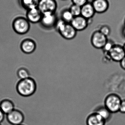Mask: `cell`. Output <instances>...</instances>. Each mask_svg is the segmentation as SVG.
Here are the masks:
<instances>
[{
  "label": "cell",
  "mask_w": 125,
  "mask_h": 125,
  "mask_svg": "<svg viewBox=\"0 0 125 125\" xmlns=\"http://www.w3.org/2000/svg\"><path fill=\"white\" fill-rule=\"evenodd\" d=\"M17 88L21 95L25 97H30L35 93L36 85L34 80L29 78L21 80L18 83Z\"/></svg>",
  "instance_id": "cell-1"
},
{
  "label": "cell",
  "mask_w": 125,
  "mask_h": 125,
  "mask_svg": "<svg viewBox=\"0 0 125 125\" xmlns=\"http://www.w3.org/2000/svg\"><path fill=\"white\" fill-rule=\"evenodd\" d=\"M55 28L60 35L66 39H72L77 34V31L70 23H67L61 19H58Z\"/></svg>",
  "instance_id": "cell-2"
},
{
  "label": "cell",
  "mask_w": 125,
  "mask_h": 125,
  "mask_svg": "<svg viewBox=\"0 0 125 125\" xmlns=\"http://www.w3.org/2000/svg\"><path fill=\"white\" fill-rule=\"evenodd\" d=\"M122 100L116 94H111L105 98L104 106L112 113L119 112Z\"/></svg>",
  "instance_id": "cell-3"
},
{
  "label": "cell",
  "mask_w": 125,
  "mask_h": 125,
  "mask_svg": "<svg viewBox=\"0 0 125 125\" xmlns=\"http://www.w3.org/2000/svg\"><path fill=\"white\" fill-rule=\"evenodd\" d=\"M12 26L16 33L21 35L27 33L31 28V23L26 18L22 17L15 18L12 21Z\"/></svg>",
  "instance_id": "cell-4"
},
{
  "label": "cell",
  "mask_w": 125,
  "mask_h": 125,
  "mask_svg": "<svg viewBox=\"0 0 125 125\" xmlns=\"http://www.w3.org/2000/svg\"><path fill=\"white\" fill-rule=\"evenodd\" d=\"M37 8L43 14L47 13H55L57 8L56 0H40Z\"/></svg>",
  "instance_id": "cell-5"
},
{
  "label": "cell",
  "mask_w": 125,
  "mask_h": 125,
  "mask_svg": "<svg viewBox=\"0 0 125 125\" xmlns=\"http://www.w3.org/2000/svg\"><path fill=\"white\" fill-rule=\"evenodd\" d=\"M58 20L56 13H47L43 15L40 23L42 28L49 30L55 28Z\"/></svg>",
  "instance_id": "cell-6"
},
{
  "label": "cell",
  "mask_w": 125,
  "mask_h": 125,
  "mask_svg": "<svg viewBox=\"0 0 125 125\" xmlns=\"http://www.w3.org/2000/svg\"><path fill=\"white\" fill-rule=\"evenodd\" d=\"M107 37L100 31H97L92 34L91 42L92 46L97 49H102L108 41Z\"/></svg>",
  "instance_id": "cell-7"
},
{
  "label": "cell",
  "mask_w": 125,
  "mask_h": 125,
  "mask_svg": "<svg viewBox=\"0 0 125 125\" xmlns=\"http://www.w3.org/2000/svg\"><path fill=\"white\" fill-rule=\"evenodd\" d=\"M6 117L8 122L12 125H22L24 120V115L23 112L16 109L7 114Z\"/></svg>",
  "instance_id": "cell-8"
},
{
  "label": "cell",
  "mask_w": 125,
  "mask_h": 125,
  "mask_svg": "<svg viewBox=\"0 0 125 125\" xmlns=\"http://www.w3.org/2000/svg\"><path fill=\"white\" fill-rule=\"evenodd\" d=\"M110 59L116 62H120L125 57V52L123 46L115 44L108 53Z\"/></svg>",
  "instance_id": "cell-9"
},
{
  "label": "cell",
  "mask_w": 125,
  "mask_h": 125,
  "mask_svg": "<svg viewBox=\"0 0 125 125\" xmlns=\"http://www.w3.org/2000/svg\"><path fill=\"white\" fill-rule=\"evenodd\" d=\"M90 20H87L81 15H80L74 17L70 23L77 31H81L88 27Z\"/></svg>",
  "instance_id": "cell-10"
},
{
  "label": "cell",
  "mask_w": 125,
  "mask_h": 125,
  "mask_svg": "<svg viewBox=\"0 0 125 125\" xmlns=\"http://www.w3.org/2000/svg\"><path fill=\"white\" fill-rule=\"evenodd\" d=\"M43 15L37 7L34 8L26 11V18L30 23L36 24L40 23Z\"/></svg>",
  "instance_id": "cell-11"
},
{
  "label": "cell",
  "mask_w": 125,
  "mask_h": 125,
  "mask_svg": "<svg viewBox=\"0 0 125 125\" xmlns=\"http://www.w3.org/2000/svg\"><path fill=\"white\" fill-rule=\"evenodd\" d=\"M87 125H105L106 121L100 115L93 112L87 118Z\"/></svg>",
  "instance_id": "cell-12"
},
{
  "label": "cell",
  "mask_w": 125,
  "mask_h": 125,
  "mask_svg": "<svg viewBox=\"0 0 125 125\" xmlns=\"http://www.w3.org/2000/svg\"><path fill=\"white\" fill-rule=\"evenodd\" d=\"M96 13L102 14L108 9L109 3L108 0H95L92 3Z\"/></svg>",
  "instance_id": "cell-13"
},
{
  "label": "cell",
  "mask_w": 125,
  "mask_h": 125,
  "mask_svg": "<svg viewBox=\"0 0 125 125\" xmlns=\"http://www.w3.org/2000/svg\"><path fill=\"white\" fill-rule=\"evenodd\" d=\"M95 13V10L91 3L87 2L81 7V15L87 20H91Z\"/></svg>",
  "instance_id": "cell-14"
},
{
  "label": "cell",
  "mask_w": 125,
  "mask_h": 125,
  "mask_svg": "<svg viewBox=\"0 0 125 125\" xmlns=\"http://www.w3.org/2000/svg\"><path fill=\"white\" fill-rule=\"evenodd\" d=\"M23 52L27 54L34 52L36 49V44L34 41L31 39H27L23 42L21 45Z\"/></svg>",
  "instance_id": "cell-15"
},
{
  "label": "cell",
  "mask_w": 125,
  "mask_h": 125,
  "mask_svg": "<svg viewBox=\"0 0 125 125\" xmlns=\"http://www.w3.org/2000/svg\"><path fill=\"white\" fill-rule=\"evenodd\" d=\"M0 109L4 114L7 115L15 109V105L11 101L4 100L0 103Z\"/></svg>",
  "instance_id": "cell-16"
},
{
  "label": "cell",
  "mask_w": 125,
  "mask_h": 125,
  "mask_svg": "<svg viewBox=\"0 0 125 125\" xmlns=\"http://www.w3.org/2000/svg\"><path fill=\"white\" fill-rule=\"evenodd\" d=\"M94 112L100 115L105 120L106 122H108L111 119L112 114L104 106H98L95 109Z\"/></svg>",
  "instance_id": "cell-17"
},
{
  "label": "cell",
  "mask_w": 125,
  "mask_h": 125,
  "mask_svg": "<svg viewBox=\"0 0 125 125\" xmlns=\"http://www.w3.org/2000/svg\"><path fill=\"white\" fill-rule=\"evenodd\" d=\"M40 0H20V4L26 11L37 8Z\"/></svg>",
  "instance_id": "cell-18"
},
{
  "label": "cell",
  "mask_w": 125,
  "mask_h": 125,
  "mask_svg": "<svg viewBox=\"0 0 125 125\" xmlns=\"http://www.w3.org/2000/svg\"><path fill=\"white\" fill-rule=\"evenodd\" d=\"M74 17L69 9L64 10L61 12V19L67 23H70Z\"/></svg>",
  "instance_id": "cell-19"
},
{
  "label": "cell",
  "mask_w": 125,
  "mask_h": 125,
  "mask_svg": "<svg viewBox=\"0 0 125 125\" xmlns=\"http://www.w3.org/2000/svg\"><path fill=\"white\" fill-rule=\"evenodd\" d=\"M69 10L74 17L81 15V7L73 4L69 8Z\"/></svg>",
  "instance_id": "cell-20"
},
{
  "label": "cell",
  "mask_w": 125,
  "mask_h": 125,
  "mask_svg": "<svg viewBox=\"0 0 125 125\" xmlns=\"http://www.w3.org/2000/svg\"><path fill=\"white\" fill-rule=\"evenodd\" d=\"M17 74L21 80L30 78L29 73L25 68H22L20 69L18 71Z\"/></svg>",
  "instance_id": "cell-21"
},
{
  "label": "cell",
  "mask_w": 125,
  "mask_h": 125,
  "mask_svg": "<svg viewBox=\"0 0 125 125\" xmlns=\"http://www.w3.org/2000/svg\"><path fill=\"white\" fill-rule=\"evenodd\" d=\"M115 44H116L112 40L108 39L107 42L102 49L106 53H108Z\"/></svg>",
  "instance_id": "cell-22"
},
{
  "label": "cell",
  "mask_w": 125,
  "mask_h": 125,
  "mask_svg": "<svg viewBox=\"0 0 125 125\" xmlns=\"http://www.w3.org/2000/svg\"><path fill=\"white\" fill-rule=\"evenodd\" d=\"M99 31L107 37L110 35L111 33V28L109 26L107 25L102 26Z\"/></svg>",
  "instance_id": "cell-23"
},
{
  "label": "cell",
  "mask_w": 125,
  "mask_h": 125,
  "mask_svg": "<svg viewBox=\"0 0 125 125\" xmlns=\"http://www.w3.org/2000/svg\"><path fill=\"white\" fill-rule=\"evenodd\" d=\"M73 4L81 7L87 2V0H71Z\"/></svg>",
  "instance_id": "cell-24"
},
{
  "label": "cell",
  "mask_w": 125,
  "mask_h": 125,
  "mask_svg": "<svg viewBox=\"0 0 125 125\" xmlns=\"http://www.w3.org/2000/svg\"><path fill=\"white\" fill-rule=\"evenodd\" d=\"M119 112L122 114H125V100H122Z\"/></svg>",
  "instance_id": "cell-25"
},
{
  "label": "cell",
  "mask_w": 125,
  "mask_h": 125,
  "mask_svg": "<svg viewBox=\"0 0 125 125\" xmlns=\"http://www.w3.org/2000/svg\"><path fill=\"white\" fill-rule=\"evenodd\" d=\"M4 114L3 112L0 109V123L3 121L4 119Z\"/></svg>",
  "instance_id": "cell-26"
},
{
  "label": "cell",
  "mask_w": 125,
  "mask_h": 125,
  "mask_svg": "<svg viewBox=\"0 0 125 125\" xmlns=\"http://www.w3.org/2000/svg\"><path fill=\"white\" fill-rule=\"evenodd\" d=\"M120 65L122 68L125 70V57L120 62Z\"/></svg>",
  "instance_id": "cell-27"
},
{
  "label": "cell",
  "mask_w": 125,
  "mask_h": 125,
  "mask_svg": "<svg viewBox=\"0 0 125 125\" xmlns=\"http://www.w3.org/2000/svg\"><path fill=\"white\" fill-rule=\"evenodd\" d=\"M95 0H87V2H89V3H92L93 2V1H94Z\"/></svg>",
  "instance_id": "cell-28"
},
{
  "label": "cell",
  "mask_w": 125,
  "mask_h": 125,
  "mask_svg": "<svg viewBox=\"0 0 125 125\" xmlns=\"http://www.w3.org/2000/svg\"><path fill=\"white\" fill-rule=\"evenodd\" d=\"M123 48H124V50H125V44H124V45H123Z\"/></svg>",
  "instance_id": "cell-29"
},
{
  "label": "cell",
  "mask_w": 125,
  "mask_h": 125,
  "mask_svg": "<svg viewBox=\"0 0 125 125\" xmlns=\"http://www.w3.org/2000/svg\"><path fill=\"white\" fill-rule=\"evenodd\" d=\"M124 35H125V30H124Z\"/></svg>",
  "instance_id": "cell-30"
},
{
  "label": "cell",
  "mask_w": 125,
  "mask_h": 125,
  "mask_svg": "<svg viewBox=\"0 0 125 125\" xmlns=\"http://www.w3.org/2000/svg\"></svg>",
  "instance_id": "cell-31"
},
{
  "label": "cell",
  "mask_w": 125,
  "mask_h": 125,
  "mask_svg": "<svg viewBox=\"0 0 125 125\" xmlns=\"http://www.w3.org/2000/svg\"></svg>",
  "instance_id": "cell-32"
},
{
  "label": "cell",
  "mask_w": 125,
  "mask_h": 125,
  "mask_svg": "<svg viewBox=\"0 0 125 125\" xmlns=\"http://www.w3.org/2000/svg\"><path fill=\"white\" fill-rule=\"evenodd\" d=\"M0 125H1L0 123Z\"/></svg>",
  "instance_id": "cell-33"
},
{
  "label": "cell",
  "mask_w": 125,
  "mask_h": 125,
  "mask_svg": "<svg viewBox=\"0 0 125 125\" xmlns=\"http://www.w3.org/2000/svg\"></svg>",
  "instance_id": "cell-34"
}]
</instances>
